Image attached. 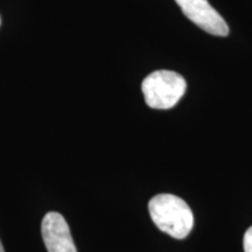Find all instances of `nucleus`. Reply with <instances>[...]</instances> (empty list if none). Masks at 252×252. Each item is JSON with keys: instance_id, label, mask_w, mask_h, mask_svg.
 Instances as JSON below:
<instances>
[{"instance_id": "obj_6", "label": "nucleus", "mask_w": 252, "mask_h": 252, "mask_svg": "<svg viewBox=\"0 0 252 252\" xmlns=\"http://www.w3.org/2000/svg\"><path fill=\"white\" fill-rule=\"evenodd\" d=\"M0 252H5L4 247H2V244H1V241H0Z\"/></svg>"}, {"instance_id": "obj_2", "label": "nucleus", "mask_w": 252, "mask_h": 252, "mask_svg": "<svg viewBox=\"0 0 252 252\" xmlns=\"http://www.w3.org/2000/svg\"><path fill=\"white\" fill-rule=\"evenodd\" d=\"M187 89V82L180 74L171 70H157L141 84L145 102L152 109H172Z\"/></svg>"}, {"instance_id": "obj_4", "label": "nucleus", "mask_w": 252, "mask_h": 252, "mask_svg": "<svg viewBox=\"0 0 252 252\" xmlns=\"http://www.w3.org/2000/svg\"><path fill=\"white\" fill-rule=\"evenodd\" d=\"M41 234L48 252H77L67 220L61 214H46L41 223Z\"/></svg>"}, {"instance_id": "obj_3", "label": "nucleus", "mask_w": 252, "mask_h": 252, "mask_svg": "<svg viewBox=\"0 0 252 252\" xmlns=\"http://www.w3.org/2000/svg\"><path fill=\"white\" fill-rule=\"evenodd\" d=\"M189 20L216 36H226L229 27L208 0H175Z\"/></svg>"}, {"instance_id": "obj_5", "label": "nucleus", "mask_w": 252, "mask_h": 252, "mask_svg": "<svg viewBox=\"0 0 252 252\" xmlns=\"http://www.w3.org/2000/svg\"><path fill=\"white\" fill-rule=\"evenodd\" d=\"M244 252H252V226L247 230L243 239Z\"/></svg>"}, {"instance_id": "obj_1", "label": "nucleus", "mask_w": 252, "mask_h": 252, "mask_svg": "<svg viewBox=\"0 0 252 252\" xmlns=\"http://www.w3.org/2000/svg\"><path fill=\"white\" fill-rule=\"evenodd\" d=\"M149 212L154 224L173 238L184 239L193 229V212L175 195H156L149 202Z\"/></svg>"}, {"instance_id": "obj_7", "label": "nucleus", "mask_w": 252, "mask_h": 252, "mask_svg": "<svg viewBox=\"0 0 252 252\" xmlns=\"http://www.w3.org/2000/svg\"><path fill=\"white\" fill-rule=\"evenodd\" d=\"M0 24H1V18H0Z\"/></svg>"}]
</instances>
